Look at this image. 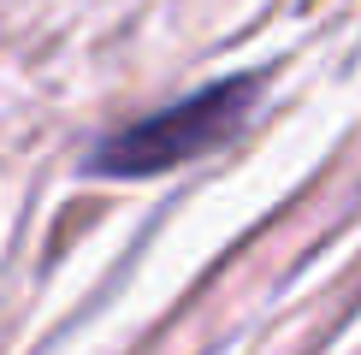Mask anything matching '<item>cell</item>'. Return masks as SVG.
<instances>
[{
    "label": "cell",
    "mask_w": 361,
    "mask_h": 355,
    "mask_svg": "<svg viewBox=\"0 0 361 355\" xmlns=\"http://www.w3.org/2000/svg\"><path fill=\"white\" fill-rule=\"evenodd\" d=\"M255 101H261V77L255 71H237V77H219L195 95L172 101V107L137 118V125L101 137L95 148L83 154V172L89 178H160L184 160H202L225 148L237 130L249 125Z\"/></svg>",
    "instance_id": "obj_1"
}]
</instances>
